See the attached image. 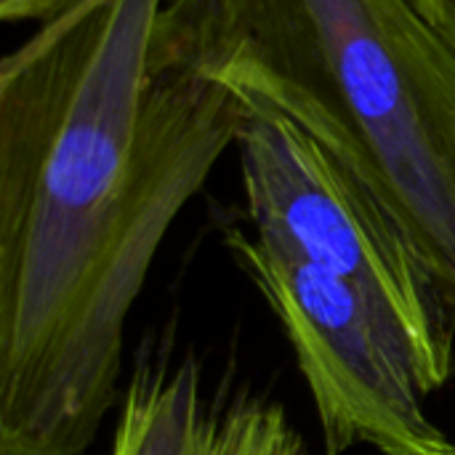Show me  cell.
I'll use <instances>...</instances> for the list:
<instances>
[{"label":"cell","instance_id":"6da1fadb","mask_svg":"<svg viewBox=\"0 0 455 455\" xmlns=\"http://www.w3.org/2000/svg\"><path fill=\"white\" fill-rule=\"evenodd\" d=\"M165 0H64L0 61V455H88L125 325L243 101L152 45Z\"/></svg>","mask_w":455,"mask_h":455},{"label":"cell","instance_id":"7a4b0ae2","mask_svg":"<svg viewBox=\"0 0 455 455\" xmlns=\"http://www.w3.org/2000/svg\"><path fill=\"white\" fill-rule=\"evenodd\" d=\"M152 48L296 123L455 304V48L413 0H165Z\"/></svg>","mask_w":455,"mask_h":455},{"label":"cell","instance_id":"3957f363","mask_svg":"<svg viewBox=\"0 0 455 455\" xmlns=\"http://www.w3.org/2000/svg\"><path fill=\"white\" fill-rule=\"evenodd\" d=\"M240 101L235 147L251 232L363 291L405 336L432 397L455 373L451 296L347 168L280 112Z\"/></svg>","mask_w":455,"mask_h":455},{"label":"cell","instance_id":"277c9868","mask_svg":"<svg viewBox=\"0 0 455 455\" xmlns=\"http://www.w3.org/2000/svg\"><path fill=\"white\" fill-rule=\"evenodd\" d=\"M221 243L283 325L317 413L323 455H455L429 416L405 336L363 291L240 224H221Z\"/></svg>","mask_w":455,"mask_h":455},{"label":"cell","instance_id":"5b68a950","mask_svg":"<svg viewBox=\"0 0 455 455\" xmlns=\"http://www.w3.org/2000/svg\"><path fill=\"white\" fill-rule=\"evenodd\" d=\"M219 411L203 397L195 349H179L176 333L144 336L120 397L112 455H216Z\"/></svg>","mask_w":455,"mask_h":455},{"label":"cell","instance_id":"8992f818","mask_svg":"<svg viewBox=\"0 0 455 455\" xmlns=\"http://www.w3.org/2000/svg\"><path fill=\"white\" fill-rule=\"evenodd\" d=\"M216 455H309V451L283 405L243 392L219 411Z\"/></svg>","mask_w":455,"mask_h":455},{"label":"cell","instance_id":"52a82bcc","mask_svg":"<svg viewBox=\"0 0 455 455\" xmlns=\"http://www.w3.org/2000/svg\"><path fill=\"white\" fill-rule=\"evenodd\" d=\"M64 0H0V19L3 21H43L53 13Z\"/></svg>","mask_w":455,"mask_h":455},{"label":"cell","instance_id":"ba28073f","mask_svg":"<svg viewBox=\"0 0 455 455\" xmlns=\"http://www.w3.org/2000/svg\"><path fill=\"white\" fill-rule=\"evenodd\" d=\"M413 5L448 37L455 48V0H413Z\"/></svg>","mask_w":455,"mask_h":455}]
</instances>
